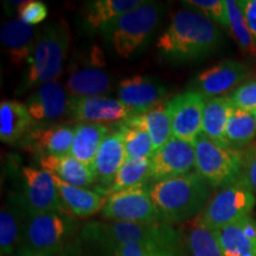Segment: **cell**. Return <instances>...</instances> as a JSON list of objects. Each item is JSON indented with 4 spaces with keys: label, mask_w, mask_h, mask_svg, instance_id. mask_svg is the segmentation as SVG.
I'll list each match as a JSON object with an SVG mask.
<instances>
[{
    "label": "cell",
    "mask_w": 256,
    "mask_h": 256,
    "mask_svg": "<svg viewBox=\"0 0 256 256\" xmlns=\"http://www.w3.org/2000/svg\"><path fill=\"white\" fill-rule=\"evenodd\" d=\"M222 43V34L215 23L200 11L183 10L174 14L156 48L165 62L182 64L206 58Z\"/></svg>",
    "instance_id": "obj_1"
},
{
    "label": "cell",
    "mask_w": 256,
    "mask_h": 256,
    "mask_svg": "<svg viewBox=\"0 0 256 256\" xmlns=\"http://www.w3.org/2000/svg\"><path fill=\"white\" fill-rule=\"evenodd\" d=\"M210 188L197 172L156 182L148 186L160 220L168 224L200 216L211 198Z\"/></svg>",
    "instance_id": "obj_2"
},
{
    "label": "cell",
    "mask_w": 256,
    "mask_h": 256,
    "mask_svg": "<svg viewBox=\"0 0 256 256\" xmlns=\"http://www.w3.org/2000/svg\"><path fill=\"white\" fill-rule=\"evenodd\" d=\"M70 36L66 22H50L38 34L34 52L17 89L18 94L54 82L63 72L69 51Z\"/></svg>",
    "instance_id": "obj_3"
},
{
    "label": "cell",
    "mask_w": 256,
    "mask_h": 256,
    "mask_svg": "<svg viewBox=\"0 0 256 256\" xmlns=\"http://www.w3.org/2000/svg\"><path fill=\"white\" fill-rule=\"evenodd\" d=\"M164 14V6L156 2H144L112 23L102 32L115 52L122 58L142 54L154 36Z\"/></svg>",
    "instance_id": "obj_4"
},
{
    "label": "cell",
    "mask_w": 256,
    "mask_h": 256,
    "mask_svg": "<svg viewBox=\"0 0 256 256\" xmlns=\"http://www.w3.org/2000/svg\"><path fill=\"white\" fill-rule=\"evenodd\" d=\"M80 238L104 249L148 241H180V234L172 224L89 222L83 226Z\"/></svg>",
    "instance_id": "obj_5"
},
{
    "label": "cell",
    "mask_w": 256,
    "mask_h": 256,
    "mask_svg": "<svg viewBox=\"0 0 256 256\" xmlns=\"http://www.w3.org/2000/svg\"><path fill=\"white\" fill-rule=\"evenodd\" d=\"M23 211V244L34 250L56 255L78 229V222L69 214L30 212L24 208Z\"/></svg>",
    "instance_id": "obj_6"
},
{
    "label": "cell",
    "mask_w": 256,
    "mask_h": 256,
    "mask_svg": "<svg viewBox=\"0 0 256 256\" xmlns=\"http://www.w3.org/2000/svg\"><path fill=\"white\" fill-rule=\"evenodd\" d=\"M196 172L210 188H218L242 177V151L214 142L203 133L194 142Z\"/></svg>",
    "instance_id": "obj_7"
},
{
    "label": "cell",
    "mask_w": 256,
    "mask_h": 256,
    "mask_svg": "<svg viewBox=\"0 0 256 256\" xmlns=\"http://www.w3.org/2000/svg\"><path fill=\"white\" fill-rule=\"evenodd\" d=\"M255 204V194L241 177L218 188L197 220L209 229L217 230L250 216Z\"/></svg>",
    "instance_id": "obj_8"
},
{
    "label": "cell",
    "mask_w": 256,
    "mask_h": 256,
    "mask_svg": "<svg viewBox=\"0 0 256 256\" xmlns=\"http://www.w3.org/2000/svg\"><path fill=\"white\" fill-rule=\"evenodd\" d=\"M18 177L20 191L14 196L25 210L30 212L69 214L49 172L34 166H23Z\"/></svg>",
    "instance_id": "obj_9"
},
{
    "label": "cell",
    "mask_w": 256,
    "mask_h": 256,
    "mask_svg": "<svg viewBox=\"0 0 256 256\" xmlns=\"http://www.w3.org/2000/svg\"><path fill=\"white\" fill-rule=\"evenodd\" d=\"M102 215L113 222H162L146 186H134L110 194L102 209Z\"/></svg>",
    "instance_id": "obj_10"
},
{
    "label": "cell",
    "mask_w": 256,
    "mask_h": 256,
    "mask_svg": "<svg viewBox=\"0 0 256 256\" xmlns=\"http://www.w3.org/2000/svg\"><path fill=\"white\" fill-rule=\"evenodd\" d=\"M196 168L194 144L172 138L151 156L150 180L153 183L164 179L179 177L194 172Z\"/></svg>",
    "instance_id": "obj_11"
},
{
    "label": "cell",
    "mask_w": 256,
    "mask_h": 256,
    "mask_svg": "<svg viewBox=\"0 0 256 256\" xmlns=\"http://www.w3.org/2000/svg\"><path fill=\"white\" fill-rule=\"evenodd\" d=\"M76 126L66 124H34L19 142L22 148L36 158L46 156H68L75 136Z\"/></svg>",
    "instance_id": "obj_12"
},
{
    "label": "cell",
    "mask_w": 256,
    "mask_h": 256,
    "mask_svg": "<svg viewBox=\"0 0 256 256\" xmlns=\"http://www.w3.org/2000/svg\"><path fill=\"white\" fill-rule=\"evenodd\" d=\"M206 98L200 92L188 90L170 98L172 134L183 142L194 144L202 134Z\"/></svg>",
    "instance_id": "obj_13"
},
{
    "label": "cell",
    "mask_w": 256,
    "mask_h": 256,
    "mask_svg": "<svg viewBox=\"0 0 256 256\" xmlns=\"http://www.w3.org/2000/svg\"><path fill=\"white\" fill-rule=\"evenodd\" d=\"M250 75L247 66L238 60H226L203 70L192 80L191 90L200 92L204 98L222 96L236 86H241Z\"/></svg>",
    "instance_id": "obj_14"
},
{
    "label": "cell",
    "mask_w": 256,
    "mask_h": 256,
    "mask_svg": "<svg viewBox=\"0 0 256 256\" xmlns=\"http://www.w3.org/2000/svg\"><path fill=\"white\" fill-rule=\"evenodd\" d=\"M69 116L78 124H118L136 114L120 100L107 96H89L70 98Z\"/></svg>",
    "instance_id": "obj_15"
},
{
    "label": "cell",
    "mask_w": 256,
    "mask_h": 256,
    "mask_svg": "<svg viewBox=\"0 0 256 256\" xmlns=\"http://www.w3.org/2000/svg\"><path fill=\"white\" fill-rule=\"evenodd\" d=\"M70 98L60 82H48L38 87L26 100L28 113L34 124H51L69 115Z\"/></svg>",
    "instance_id": "obj_16"
},
{
    "label": "cell",
    "mask_w": 256,
    "mask_h": 256,
    "mask_svg": "<svg viewBox=\"0 0 256 256\" xmlns=\"http://www.w3.org/2000/svg\"><path fill=\"white\" fill-rule=\"evenodd\" d=\"M168 88L158 78L136 75L122 80L118 86L119 100L136 115L142 114L162 102Z\"/></svg>",
    "instance_id": "obj_17"
},
{
    "label": "cell",
    "mask_w": 256,
    "mask_h": 256,
    "mask_svg": "<svg viewBox=\"0 0 256 256\" xmlns=\"http://www.w3.org/2000/svg\"><path fill=\"white\" fill-rule=\"evenodd\" d=\"M126 160L124 136L119 124H116V130H110V133L101 144L95 156L94 164L92 166L98 185L94 190L107 196L108 188L113 184L118 172Z\"/></svg>",
    "instance_id": "obj_18"
},
{
    "label": "cell",
    "mask_w": 256,
    "mask_h": 256,
    "mask_svg": "<svg viewBox=\"0 0 256 256\" xmlns=\"http://www.w3.org/2000/svg\"><path fill=\"white\" fill-rule=\"evenodd\" d=\"M38 34L34 26L25 24L19 18L12 19L2 25V46L16 66L28 64L34 52Z\"/></svg>",
    "instance_id": "obj_19"
},
{
    "label": "cell",
    "mask_w": 256,
    "mask_h": 256,
    "mask_svg": "<svg viewBox=\"0 0 256 256\" xmlns=\"http://www.w3.org/2000/svg\"><path fill=\"white\" fill-rule=\"evenodd\" d=\"M214 232L223 256H256V220L252 216Z\"/></svg>",
    "instance_id": "obj_20"
},
{
    "label": "cell",
    "mask_w": 256,
    "mask_h": 256,
    "mask_svg": "<svg viewBox=\"0 0 256 256\" xmlns=\"http://www.w3.org/2000/svg\"><path fill=\"white\" fill-rule=\"evenodd\" d=\"M100 63L90 66H76L70 72L66 81V90L69 98H89L104 96L102 94L112 89L113 78Z\"/></svg>",
    "instance_id": "obj_21"
},
{
    "label": "cell",
    "mask_w": 256,
    "mask_h": 256,
    "mask_svg": "<svg viewBox=\"0 0 256 256\" xmlns=\"http://www.w3.org/2000/svg\"><path fill=\"white\" fill-rule=\"evenodd\" d=\"M40 168L56 176L63 182L75 186L90 188L96 185L94 170L72 154L68 156H46L37 158Z\"/></svg>",
    "instance_id": "obj_22"
},
{
    "label": "cell",
    "mask_w": 256,
    "mask_h": 256,
    "mask_svg": "<svg viewBox=\"0 0 256 256\" xmlns=\"http://www.w3.org/2000/svg\"><path fill=\"white\" fill-rule=\"evenodd\" d=\"M145 0H95L82 10V23L88 31L102 34L118 18L142 5Z\"/></svg>",
    "instance_id": "obj_23"
},
{
    "label": "cell",
    "mask_w": 256,
    "mask_h": 256,
    "mask_svg": "<svg viewBox=\"0 0 256 256\" xmlns=\"http://www.w3.org/2000/svg\"><path fill=\"white\" fill-rule=\"evenodd\" d=\"M52 176L64 206L72 216L84 218V217L94 215L98 211H102L104 208L106 202H107V196L104 194L94 188L70 185L63 182L62 179L57 178L56 176Z\"/></svg>",
    "instance_id": "obj_24"
},
{
    "label": "cell",
    "mask_w": 256,
    "mask_h": 256,
    "mask_svg": "<svg viewBox=\"0 0 256 256\" xmlns=\"http://www.w3.org/2000/svg\"><path fill=\"white\" fill-rule=\"evenodd\" d=\"M24 211L14 196L0 212V250L2 256H12L23 246Z\"/></svg>",
    "instance_id": "obj_25"
},
{
    "label": "cell",
    "mask_w": 256,
    "mask_h": 256,
    "mask_svg": "<svg viewBox=\"0 0 256 256\" xmlns=\"http://www.w3.org/2000/svg\"><path fill=\"white\" fill-rule=\"evenodd\" d=\"M34 126V121L26 106L18 101L4 100L0 104V140L5 144H16Z\"/></svg>",
    "instance_id": "obj_26"
},
{
    "label": "cell",
    "mask_w": 256,
    "mask_h": 256,
    "mask_svg": "<svg viewBox=\"0 0 256 256\" xmlns=\"http://www.w3.org/2000/svg\"><path fill=\"white\" fill-rule=\"evenodd\" d=\"M130 122L145 128L151 136L154 152L174 138L170 100L162 101L145 113L127 119Z\"/></svg>",
    "instance_id": "obj_27"
},
{
    "label": "cell",
    "mask_w": 256,
    "mask_h": 256,
    "mask_svg": "<svg viewBox=\"0 0 256 256\" xmlns=\"http://www.w3.org/2000/svg\"><path fill=\"white\" fill-rule=\"evenodd\" d=\"M110 130L104 124H78L70 154L83 164L92 166L101 144Z\"/></svg>",
    "instance_id": "obj_28"
},
{
    "label": "cell",
    "mask_w": 256,
    "mask_h": 256,
    "mask_svg": "<svg viewBox=\"0 0 256 256\" xmlns=\"http://www.w3.org/2000/svg\"><path fill=\"white\" fill-rule=\"evenodd\" d=\"M232 110V104L228 95L206 98L202 133L220 145H226V128Z\"/></svg>",
    "instance_id": "obj_29"
},
{
    "label": "cell",
    "mask_w": 256,
    "mask_h": 256,
    "mask_svg": "<svg viewBox=\"0 0 256 256\" xmlns=\"http://www.w3.org/2000/svg\"><path fill=\"white\" fill-rule=\"evenodd\" d=\"M256 122L250 112L234 108L226 128V142L229 147L242 151L254 142Z\"/></svg>",
    "instance_id": "obj_30"
},
{
    "label": "cell",
    "mask_w": 256,
    "mask_h": 256,
    "mask_svg": "<svg viewBox=\"0 0 256 256\" xmlns=\"http://www.w3.org/2000/svg\"><path fill=\"white\" fill-rule=\"evenodd\" d=\"M151 159H127L118 172L113 184L107 191V197L115 192L134 186H145L150 180Z\"/></svg>",
    "instance_id": "obj_31"
},
{
    "label": "cell",
    "mask_w": 256,
    "mask_h": 256,
    "mask_svg": "<svg viewBox=\"0 0 256 256\" xmlns=\"http://www.w3.org/2000/svg\"><path fill=\"white\" fill-rule=\"evenodd\" d=\"M124 136V152L127 159H151L154 147L145 128L128 120L118 122Z\"/></svg>",
    "instance_id": "obj_32"
},
{
    "label": "cell",
    "mask_w": 256,
    "mask_h": 256,
    "mask_svg": "<svg viewBox=\"0 0 256 256\" xmlns=\"http://www.w3.org/2000/svg\"><path fill=\"white\" fill-rule=\"evenodd\" d=\"M229 19V31L234 40L246 55L256 56V44L238 0H226Z\"/></svg>",
    "instance_id": "obj_33"
},
{
    "label": "cell",
    "mask_w": 256,
    "mask_h": 256,
    "mask_svg": "<svg viewBox=\"0 0 256 256\" xmlns=\"http://www.w3.org/2000/svg\"><path fill=\"white\" fill-rule=\"evenodd\" d=\"M188 247L192 256H223L214 230L198 220L188 232Z\"/></svg>",
    "instance_id": "obj_34"
},
{
    "label": "cell",
    "mask_w": 256,
    "mask_h": 256,
    "mask_svg": "<svg viewBox=\"0 0 256 256\" xmlns=\"http://www.w3.org/2000/svg\"><path fill=\"white\" fill-rule=\"evenodd\" d=\"M183 2L188 8H197V11L209 18L212 23L228 28L229 19L226 0H185Z\"/></svg>",
    "instance_id": "obj_35"
},
{
    "label": "cell",
    "mask_w": 256,
    "mask_h": 256,
    "mask_svg": "<svg viewBox=\"0 0 256 256\" xmlns=\"http://www.w3.org/2000/svg\"><path fill=\"white\" fill-rule=\"evenodd\" d=\"M228 98L234 108L250 113L256 110V78L242 83L228 94Z\"/></svg>",
    "instance_id": "obj_36"
},
{
    "label": "cell",
    "mask_w": 256,
    "mask_h": 256,
    "mask_svg": "<svg viewBox=\"0 0 256 256\" xmlns=\"http://www.w3.org/2000/svg\"><path fill=\"white\" fill-rule=\"evenodd\" d=\"M17 12L18 18L31 26L42 23L48 17L46 5L40 0H24L23 4L17 8Z\"/></svg>",
    "instance_id": "obj_37"
},
{
    "label": "cell",
    "mask_w": 256,
    "mask_h": 256,
    "mask_svg": "<svg viewBox=\"0 0 256 256\" xmlns=\"http://www.w3.org/2000/svg\"><path fill=\"white\" fill-rule=\"evenodd\" d=\"M242 178L256 194V142L242 150Z\"/></svg>",
    "instance_id": "obj_38"
},
{
    "label": "cell",
    "mask_w": 256,
    "mask_h": 256,
    "mask_svg": "<svg viewBox=\"0 0 256 256\" xmlns=\"http://www.w3.org/2000/svg\"><path fill=\"white\" fill-rule=\"evenodd\" d=\"M238 2L256 44V0H238Z\"/></svg>",
    "instance_id": "obj_39"
},
{
    "label": "cell",
    "mask_w": 256,
    "mask_h": 256,
    "mask_svg": "<svg viewBox=\"0 0 256 256\" xmlns=\"http://www.w3.org/2000/svg\"><path fill=\"white\" fill-rule=\"evenodd\" d=\"M12 256H55V255H50V254H46V252L34 250V249L28 247V246L23 244Z\"/></svg>",
    "instance_id": "obj_40"
},
{
    "label": "cell",
    "mask_w": 256,
    "mask_h": 256,
    "mask_svg": "<svg viewBox=\"0 0 256 256\" xmlns=\"http://www.w3.org/2000/svg\"><path fill=\"white\" fill-rule=\"evenodd\" d=\"M156 256H186L184 250H178V252H166V254H160Z\"/></svg>",
    "instance_id": "obj_41"
},
{
    "label": "cell",
    "mask_w": 256,
    "mask_h": 256,
    "mask_svg": "<svg viewBox=\"0 0 256 256\" xmlns=\"http://www.w3.org/2000/svg\"><path fill=\"white\" fill-rule=\"evenodd\" d=\"M252 116H254V119H255V122H256V110L252 112Z\"/></svg>",
    "instance_id": "obj_42"
}]
</instances>
